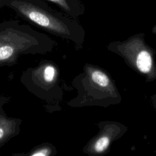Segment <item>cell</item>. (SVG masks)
Listing matches in <instances>:
<instances>
[{
    "label": "cell",
    "instance_id": "8",
    "mask_svg": "<svg viewBox=\"0 0 156 156\" xmlns=\"http://www.w3.org/2000/svg\"><path fill=\"white\" fill-rule=\"evenodd\" d=\"M2 6H4V3H3V1L2 0H0V8L2 7Z\"/></svg>",
    "mask_w": 156,
    "mask_h": 156
},
{
    "label": "cell",
    "instance_id": "1",
    "mask_svg": "<svg viewBox=\"0 0 156 156\" xmlns=\"http://www.w3.org/2000/svg\"><path fill=\"white\" fill-rule=\"evenodd\" d=\"M4 6L21 18L48 33L82 47L85 32L80 24L63 12L51 7L43 0H2Z\"/></svg>",
    "mask_w": 156,
    "mask_h": 156
},
{
    "label": "cell",
    "instance_id": "2",
    "mask_svg": "<svg viewBox=\"0 0 156 156\" xmlns=\"http://www.w3.org/2000/svg\"><path fill=\"white\" fill-rule=\"evenodd\" d=\"M57 44L48 35L19 21L0 23V67L16 65L23 55L47 54Z\"/></svg>",
    "mask_w": 156,
    "mask_h": 156
},
{
    "label": "cell",
    "instance_id": "7",
    "mask_svg": "<svg viewBox=\"0 0 156 156\" xmlns=\"http://www.w3.org/2000/svg\"><path fill=\"white\" fill-rule=\"evenodd\" d=\"M136 66L143 73H147L152 66V59L150 54L146 51L141 52L136 58Z\"/></svg>",
    "mask_w": 156,
    "mask_h": 156
},
{
    "label": "cell",
    "instance_id": "6",
    "mask_svg": "<svg viewBox=\"0 0 156 156\" xmlns=\"http://www.w3.org/2000/svg\"><path fill=\"white\" fill-rule=\"evenodd\" d=\"M57 154L55 146L51 143L45 142L38 144L26 154H15L13 155L24 156H54Z\"/></svg>",
    "mask_w": 156,
    "mask_h": 156
},
{
    "label": "cell",
    "instance_id": "5",
    "mask_svg": "<svg viewBox=\"0 0 156 156\" xmlns=\"http://www.w3.org/2000/svg\"><path fill=\"white\" fill-rule=\"evenodd\" d=\"M55 4L67 15L76 18L83 13V7L79 0H47Z\"/></svg>",
    "mask_w": 156,
    "mask_h": 156
},
{
    "label": "cell",
    "instance_id": "3",
    "mask_svg": "<svg viewBox=\"0 0 156 156\" xmlns=\"http://www.w3.org/2000/svg\"><path fill=\"white\" fill-rule=\"evenodd\" d=\"M20 82L31 94L47 104L51 111L63 100V89L61 86L59 67L52 60L44 59L37 66L23 71Z\"/></svg>",
    "mask_w": 156,
    "mask_h": 156
},
{
    "label": "cell",
    "instance_id": "4",
    "mask_svg": "<svg viewBox=\"0 0 156 156\" xmlns=\"http://www.w3.org/2000/svg\"><path fill=\"white\" fill-rule=\"evenodd\" d=\"M10 100V96L4 94L0 96V149L17 136L21 130L22 119L9 116L5 112L4 105Z\"/></svg>",
    "mask_w": 156,
    "mask_h": 156
}]
</instances>
